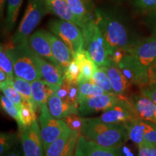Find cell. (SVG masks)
<instances>
[{
  "mask_svg": "<svg viewBox=\"0 0 156 156\" xmlns=\"http://www.w3.org/2000/svg\"><path fill=\"white\" fill-rule=\"evenodd\" d=\"M21 120L23 126H30L37 121L36 112L34 106L28 101L23 98V103L20 108Z\"/></svg>",
  "mask_w": 156,
  "mask_h": 156,
  "instance_id": "obj_31",
  "label": "cell"
},
{
  "mask_svg": "<svg viewBox=\"0 0 156 156\" xmlns=\"http://www.w3.org/2000/svg\"><path fill=\"white\" fill-rule=\"evenodd\" d=\"M7 52L14 68L15 76L30 83L41 79L40 71L35 60V53L29 46L28 41L20 44L7 45Z\"/></svg>",
  "mask_w": 156,
  "mask_h": 156,
  "instance_id": "obj_4",
  "label": "cell"
},
{
  "mask_svg": "<svg viewBox=\"0 0 156 156\" xmlns=\"http://www.w3.org/2000/svg\"><path fill=\"white\" fill-rule=\"evenodd\" d=\"M148 80H149L148 84H151L156 82V62L153 64V65H152V67L149 70Z\"/></svg>",
  "mask_w": 156,
  "mask_h": 156,
  "instance_id": "obj_44",
  "label": "cell"
},
{
  "mask_svg": "<svg viewBox=\"0 0 156 156\" xmlns=\"http://www.w3.org/2000/svg\"><path fill=\"white\" fill-rule=\"evenodd\" d=\"M0 88H1V91L3 93V95H5L6 97L8 98L9 100L12 101L20 110L23 103V97L17 92V90L11 85L0 86Z\"/></svg>",
  "mask_w": 156,
  "mask_h": 156,
  "instance_id": "obj_35",
  "label": "cell"
},
{
  "mask_svg": "<svg viewBox=\"0 0 156 156\" xmlns=\"http://www.w3.org/2000/svg\"><path fill=\"white\" fill-rule=\"evenodd\" d=\"M0 69L3 70L12 79H15L14 68L7 52V45L1 44L0 47Z\"/></svg>",
  "mask_w": 156,
  "mask_h": 156,
  "instance_id": "obj_32",
  "label": "cell"
},
{
  "mask_svg": "<svg viewBox=\"0 0 156 156\" xmlns=\"http://www.w3.org/2000/svg\"><path fill=\"white\" fill-rule=\"evenodd\" d=\"M0 102H1L2 108L9 116H10L13 119L16 121L17 124H18L20 130L22 129L24 126H23L22 120H21L20 110L16 105L3 94H2L1 96H0Z\"/></svg>",
  "mask_w": 156,
  "mask_h": 156,
  "instance_id": "obj_30",
  "label": "cell"
},
{
  "mask_svg": "<svg viewBox=\"0 0 156 156\" xmlns=\"http://www.w3.org/2000/svg\"><path fill=\"white\" fill-rule=\"evenodd\" d=\"M6 4H7V0H0V13H1L2 17L4 12H5Z\"/></svg>",
  "mask_w": 156,
  "mask_h": 156,
  "instance_id": "obj_45",
  "label": "cell"
},
{
  "mask_svg": "<svg viewBox=\"0 0 156 156\" xmlns=\"http://www.w3.org/2000/svg\"><path fill=\"white\" fill-rule=\"evenodd\" d=\"M112 1L116 2H123V1H124V0H112Z\"/></svg>",
  "mask_w": 156,
  "mask_h": 156,
  "instance_id": "obj_46",
  "label": "cell"
},
{
  "mask_svg": "<svg viewBox=\"0 0 156 156\" xmlns=\"http://www.w3.org/2000/svg\"><path fill=\"white\" fill-rule=\"evenodd\" d=\"M47 106L52 116L58 119H62L70 114H79L77 107L66 103L56 93L48 98Z\"/></svg>",
  "mask_w": 156,
  "mask_h": 156,
  "instance_id": "obj_19",
  "label": "cell"
},
{
  "mask_svg": "<svg viewBox=\"0 0 156 156\" xmlns=\"http://www.w3.org/2000/svg\"><path fill=\"white\" fill-rule=\"evenodd\" d=\"M56 60L64 72L74 59V56L65 43L51 31L45 30Z\"/></svg>",
  "mask_w": 156,
  "mask_h": 156,
  "instance_id": "obj_16",
  "label": "cell"
},
{
  "mask_svg": "<svg viewBox=\"0 0 156 156\" xmlns=\"http://www.w3.org/2000/svg\"><path fill=\"white\" fill-rule=\"evenodd\" d=\"M23 2V0H7L6 24L9 30L14 28Z\"/></svg>",
  "mask_w": 156,
  "mask_h": 156,
  "instance_id": "obj_27",
  "label": "cell"
},
{
  "mask_svg": "<svg viewBox=\"0 0 156 156\" xmlns=\"http://www.w3.org/2000/svg\"><path fill=\"white\" fill-rule=\"evenodd\" d=\"M78 85H79V103L89 98L107 93L100 86L92 82L78 83Z\"/></svg>",
  "mask_w": 156,
  "mask_h": 156,
  "instance_id": "obj_28",
  "label": "cell"
},
{
  "mask_svg": "<svg viewBox=\"0 0 156 156\" xmlns=\"http://www.w3.org/2000/svg\"><path fill=\"white\" fill-rule=\"evenodd\" d=\"M99 119L112 124H125L140 118L129 98L126 96H121L114 106L105 111Z\"/></svg>",
  "mask_w": 156,
  "mask_h": 156,
  "instance_id": "obj_9",
  "label": "cell"
},
{
  "mask_svg": "<svg viewBox=\"0 0 156 156\" xmlns=\"http://www.w3.org/2000/svg\"><path fill=\"white\" fill-rule=\"evenodd\" d=\"M30 83L32 87L33 98L39 111L40 106L44 104H47L48 98L55 92L50 85L42 79L37 80Z\"/></svg>",
  "mask_w": 156,
  "mask_h": 156,
  "instance_id": "obj_23",
  "label": "cell"
},
{
  "mask_svg": "<svg viewBox=\"0 0 156 156\" xmlns=\"http://www.w3.org/2000/svg\"><path fill=\"white\" fill-rule=\"evenodd\" d=\"M85 50L98 67H108L112 63L102 33L93 19L83 29Z\"/></svg>",
  "mask_w": 156,
  "mask_h": 156,
  "instance_id": "obj_6",
  "label": "cell"
},
{
  "mask_svg": "<svg viewBox=\"0 0 156 156\" xmlns=\"http://www.w3.org/2000/svg\"><path fill=\"white\" fill-rule=\"evenodd\" d=\"M49 13L46 0H28L26 9L18 28L12 38L13 45L28 41L41 20Z\"/></svg>",
  "mask_w": 156,
  "mask_h": 156,
  "instance_id": "obj_5",
  "label": "cell"
},
{
  "mask_svg": "<svg viewBox=\"0 0 156 156\" xmlns=\"http://www.w3.org/2000/svg\"><path fill=\"white\" fill-rule=\"evenodd\" d=\"M80 76V67L77 60L74 58L64 71V77L71 82L78 83Z\"/></svg>",
  "mask_w": 156,
  "mask_h": 156,
  "instance_id": "obj_37",
  "label": "cell"
},
{
  "mask_svg": "<svg viewBox=\"0 0 156 156\" xmlns=\"http://www.w3.org/2000/svg\"><path fill=\"white\" fill-rule=\"evenodd\" d=\"M138 150L139 156H156V147L145 142L138 146Z\"/></svg>",
  "mask_w": 156,
  "mask_h": 156,
  "instance_id": "obj_41",
  "label": "cell"
},
{
  "mask_svg": "<svg viewBox=\"0 0 156 156\" xmlns=\"http://www.w3.org/2000/svg\"><path fill=\"white\" fill-rule=\"evenodd\" d=\"M48 28L51 32L65 43L74 57L85 50L83 30L77 25L58 18L51 20L48 23Z\"/></svg>",
  "mask_w": 156,
  "mask_h": 156,
  "instance_id": "obj_7",
  "label": "cell"
},
{
  "mask_svg": "<svg viewBox=\"0 0 156 156\" xmlns=\"http://www.w3.org/2000/svg\"><path fill=\"white\" fill-rule=\"evenodd\" d=\"M86 1H89V0H86Z\"/></svg>",
  "mask_w": 156,
  "mask_h": 156,
  "instance_id": "obj_47",
  "label": "cell"
},
{
  "mask_svg": "<svg viewBox=\"0 0 156 156\" xmlns=\"http://www.w3.org/2000/svg\"><path fill=\"white\" fill-rule=\"evenodd\" d=\"M48 11L59 19L69 21L79 26V23L75 15L73 14L71 9L66 0H46Z\"/></svg>",
  "mask_w": 156,
  "mask_h": 156,
  "instance_id": "obj_21",
  "label": "cell"
},
{
  "mask_svg": "<svg viewBox=\"0 0 156 156\" xmlns=\"http://www.w3.org/2000/svg\"><path fill=\"white\" fill-rule=\"evenodd\" d=\"M138 156H139V155H138Z\"/></svg>",
  "mask_w": 156,
  "mask_h": 156,
  "instance_id": "obj_48",
  "label": "cell"
},
{
  "mask_svg": "<svg viewBox=\"0 0 156 156\" xmlns=\"http://www.w3.org/2000/svg\"><path fill=\"white\" fill-rule=\"evenodd\" d=\"M74 58L77 60L80 67V76L78 83L90 82L98 67L86 50L77 54Z\"/></svg>",
  "mask_w": 156,
  "mask_h": 156,
  "instance_id": "obj_20",
  "label": "cell"
},
{
  "mask_svg": "<svg viewBox=\"0 0 156 156\" xmlns=\"http://www.w3.org/2000/svg\"><path fill=\"white\" fill-rule=\"evenodd\" d=\"M28 44L35 54L60 67L54 56L51 44L45 34V30H36L31 34L28 38Z\"/></svg>",
  "mask_w": 156,
  "mask_h": 156,
  "instance_id": "obj_15",
  "label": "cell"
},
{
  "mask_svg": "<svg viewBox=\"0 0 156 156\" xmlns=\"http://www.w3.org/2000/svg\"><path fill=\"white\" fill-rule=\"evenodd\" d=\"M64 101L77 107L79 106V85L64 77L61 86L56 93Z\"/></svg>",
  "mask_w": 156,
  "mask_h": 156,
  "instance_id": "obj_22",
  "label": "cell"
},
{
  "mask_svg": "<svg viewBox=\"0 0 156 156\" xmlns=\"http://www.w3.org/2000/svg\"><path fill=\"white\" fill-rule=\"evenodd\" d=\"M85 118L79 116V114H70L62 119L64 122L67 124L70 129L77 131L80 134L84 123H85Z\"/></svg>",
  "mask_w": 156,
  "mask_h": 156,
  "instance_id": "obj_36",
  "label": "cell"
},
{
  "mask_svg": "<svg viewBox=\"0 0 156 156\" xmlns=\"http://www.w3.org/2000/svg\"><path fill=\"white\" fill-rule=\"evenodd\" d=\"M132 5L136 12L145 15L156 9V0H132Z\"/></svg>",
  "mask_w": 156,
  "mask_h": 156,
  "instance_id": "obj_34",
  "label": "cell"
},
{
  "mask_svg": "<svg viewBox=\"0 0 156 156\" xmlns=\"http://www.w3.org/2000/svg\"><path fill=\"white\" fill-rule=\"evenodd\" d=\"M90 82L100 86L106 93L115 94L105 67L97 68Z\"/></svg>",
  "mask_w": 156,
  "mask_h": 156,
  "instance_id": "obj_29",
  "label": "cell"
},
{
  "mask_svg": "<svg viewBox=\"0 0 156 156\" xmlns=\"http://www.w3.org/2000/svg\"><path fill=\"white\" fill-rule=\"evenodd\" d=\"M2 156H25L23 153L22 145H20L18 144H15L14 147L9 150L8 152H7L5 155Z\"/></svg>",
  "mask_w": 156,
  "mask_h": 156,
  "instance_id": "obj_42",
  "label": "cell"
},
{
  "mask_svg": "<svg viewBox=\"0 0 156 156\" xmlns=\"http://www.w3.org/2000/svg\"><path fill=\"white\" fill-rule=\"evenodd\" d=\"M121 96L112 93H104L80 101L78 106L79 114L81 116L105 112L114 106Z\"/></svg>",
  "mask_w": 156,
  "mask_h": 156,
  "instance_id": "obj_12",
  "label": "cell"
},
{
  "mask_svg": "<svg viewBox=\"0 0 156 156\" xmlns=\"http://www.w3.org/2000/svg\"><path fill=\"white\" fill-rule=\"evenodd\" d=\"M94 20L106 41L109 57L118 49L129 51L140 39L116 12L98 8Z\"/></svg>",
  "mask_w": 156,
  "mask_h": 156,
  "instance_id": "obj_2",
  "label": "cell"
},
{
  "mask_svg": "<svg viewBox=\"0 0 156 156\" xmlns=\"http://www.w3.org/2000/svg\"><path fill=\"white\" fill-rule=\"evenodd\" d=\"M81 135L98 145L109 148H119L129 139L125 124L106 123L97 118H85Z\"/></svg>",
  "mask_w": 156,
  "mask_h": 156,
  "instance_id": "obj_3",
  "label": "cell"
},
{
  "mask_svg": "<svg viewBox=\"0 0 156 156\" xmlns=\"http://www.w3.org/2000/svg\"><path fill=\"white\" fill-rule=\"evenodd\" d=\"M125 124L127 127L129 139L132 140L137 146L145 142V120L138 118L129 122L125 123Z\"/></svg>",
  "mask_w": 156,
  "mask_h": 156,
  "instance_id": "obj_25",
  "label": "cell"
},
{
  "mask_svg": "<svg viewBox=\"0 0 156 156\" xmlns=\"http://www.w3.org/2000/svg\"><path fill=\"white\" fill-rule=\"evenodd\" d=\"M156 62V35L140 38L118 65L131 83L140 87L148 84V74Z\"/></svg>",
  "mask_w": 156,
  "mask_h": 156,
  "instance_id": "obj_1",
  "label": "cell"
},
{
  "mask_svg": "<svg viewBox=\"0 0 156 156\" xmlns=\"http://www.w3.org/2000/svg\"><path fill=\"white\" fill-rule=\"evenodd\" d=\"M20 142L25 156H46L40 125L37 121L20 130Z\"/></svg>",
  "mask_w": 156,
  "mask_h": 156,
  "instance_id": "obj_10",
  "label": "cell"
},
{
  "mask_svg": "<svg viewBox=\"0 0 156 156\" xmlns=\"http://www.w3.org/2000/svg\"><path fill=\"white\" fill-rule=\"evenodd\" d=\"M17 135L14 132H1L0 135V155L2 156L14 147Z\"/></svg>",
  "mask_w": 156,
  "mask_h": 156,
  "instance_id": "obj_33",
  "label": "cell"
},
{
  "mask_svg": "<svg viewBox=\"0 0 156 156\" xmlns=\"http://www.w3.org/2000/svg\"><path fill=\"white\" fill-rule=\"evenodd\" d=\"M129 101L140 119L156 123V103L145 95H133Z\"/></svg>",
  "mask_w": 156,
  "mask_h": 156,
  "instance_id": "obj_17",
  "label": "cell"
},
{
  "mask_svg": "<svg viewBox=\"0 0 156 156\" xmlns=\"http://www.w3.org/2000/svg\"><path fill=\"white\" fill-rule=\"evenodd\" d=\"M119 148H109L101 146L85 136L80 135L75 150V156H122Z\"/></svg>",
  "mask_w": 156,
  "mask_h": 156,
  "instance_id": "obj_14",
  "label": "cell"
},
{
  "mask_svg": "<svg viewBox=\"0 0 156 156\" xmlns=\"http://www.w3.org/2000/svg\"><path fill=\"white\" fill-rule=\"evenodd\" d=\"M140 93L151 98L156 103V82L140 87Z\"/></svg>",
  "mask_w": 156,
  "mask_h": 156,
  "instance_id": "obj_39",
  "label": "cell"
},
{
  "mask_svg": "<svg viewBox=\"0 0 156 156\" xmlns=\"http://www.w3.org/2000/svg\"><path fill=\"white\" fill-rule=\"evenodd\" d=\"M38 123L45 151L68 128L63 120L52 116L47 104L42 105L39 108Z\"/></svg>",
  "mask_w": 156,
  "mask_h": 156,
  "instance_id": "obj_8",
  "label": "cell"
},
{
  "mask_svg": "<svg viewBox=\"0 0 156 156\" xmlns=\"http://www.w3.org/2000/svg\"><path fill=\"white\" fill-rule=\"evenodd\" d=\"M145 142L156 147V123L145 120Z\"/></svg>",
  "mask_w": 156,
  "mask_h": 156,
  "instance_id": "obj_38",
  "label": "cell"
},
{
  "mask_svg": "<svg viewBox=\"0 0 156 156\" xmlns=\"http://www.w3.org/2000/svg\"><path fill=\"white\" fill-rule=\"evenodd\" d=\"M80 132L68 127L58 139L48 146L45 154L46 156H75V150Z\"/></svg>",
  "mask_w": 156,
  "mask_h": 156,
  "instance_id": "obj_11",
  "label": "cell"
},
{
  "mask_svg": "<svg viewBox=\"0 0 156 156\" xmlns=\"http://www.w3.org/2000/svg\"><path fill=\"white\" fill-rule=\"evenodd\" d=\"M35 60L41 75V79L50 85L54 92H57L65 77L63 69L36 54H35Z\"/></svg>",
  "mask_w": 156,
  "mask_h": 156,
  "instance_id": "obj_13",
  "label": "cell"
},
{
  "mask_svg": "<svg viewBox=\"0 0 156 156\" xmlns=\"http://www.w3.org/2000/svg\"><path fill=\"white\" fill-rule=\"evenodd\" d=\"M115 94L126 96L131 83L127 79L118 64L112 62L110 65L105 67Z\"/></svg>",
  "mask_w": 156,
  "mask_h": 156,
  "instance_id": "obj_18",
  "label": "cell"
},
{
  "mask_svg": "<svg viewBox=\"0 0 156 156\" xmlns=\"http://www.w3.org/2000/svg\"><path fill=\"white\" fill-rule=\"evenodd\" d=\"M14 79H12L3 70L0 69V86L6 85H12Z\"/></svg>",
  "mask_w": 156,
  "mask_h": 156,
  "instance_id": "obj_43",
  "label": "cell"
},
{
  "mask_svg": "<svg viewBox=\"0 0 156 156\" xmlns=\"http://www.w3.org/2000/svg\"><path fill=\"white\" fill-rule=\"evenodd\" d=\"M144 23L151 30L152 35H156V9L145 15Z\"/></svg>",
  "mask_w": 156,
  "mask_h": 156,
  "instance_id": "obj_40",
  "label": "cell"
},
{
  "mask_svg": "<svg viewBox=\"0 0 156 156\" xmlns=\"http://www.w3.org/2000/svg\"><path fill=\"white\" fill-rule=\"evenodd\" d=\"M73 14L78 21L79 27L83 29L94 17H92L83 0H66Z\"/></svg>",
  "mask_w": 156,
  "mask_h": 156,
  "instance_id": "obj_24",
  "label": "cell"
},
{
  "mask_svg": "<svg viewBox=\"0 0 156 156\" xmlns=\"http://www.w3.org/2000/svg\"><path fill=\"white\" fill-rule=\"evenodd\" d=\"M12 85L17 90V92L21 95L23 99L28 101L34 106L36 112H38V109L37 108L36 103L34 102V98H33L32 87H31V83L30 82L23 79V78L15 77Z\"/></svg>",
  "mask_w": 156,
  "mask_h": 156,
  "instance_id": "obj_26",
  "label": "cell"
}]
</instances>
